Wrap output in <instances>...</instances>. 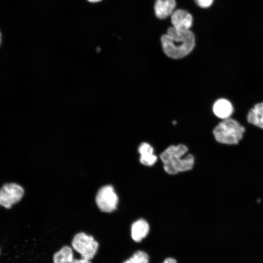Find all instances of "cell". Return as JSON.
<instances>
[{
	"label": "cell",
	"instance_id": "52a82bcc",
	"mask_svg": "<svg viewBox=\"0 0 263 263\" xmlns=\"http://www.w3.org/2000/svg\"><path fill=\"white\" fill-rule=\"evenodd\" d=\"M172 27L180 31L189 30L193 23L192 15L187 11L175 9L170 16Z\"/></svg>",
	"mask_w": 263,
	"mask_h": 263
},
{
	"label": "cell",
	"instance_id": "8fae6325",
	"mask_svg": "<svg viewBox=\"0 0 263 263\" xmlns=\"http://www.w3.org/2000/svg\"><path fill=\"white\" fill-rule=\"evenodd\" d=\"M150 226L147 222L142 219L135 221L131 226V236L136 242H141L148 234Z\"/></svg>",
	"mask_w": 263,
	"mask_h": 263
},
{
	"label": "cell",
	"instance_id": "e0dca14e",
	"mask_svg": "<svg viewBox=\"0 0 263 263\" xmlns=\"http://www.w3.org/2000/svg\"><path fill=\"white\" fill-rule=\"evenodd\" d=\"M163 263H177V261L174 258H168L163 261Z\"/></svg>",
	"mask_w": 263,
	"mask_h": 263
},
{
	"label": "cell",
	"instance_id": "2e32d148",
	"mask_svg": "<svg viewBox=\"0 0 263 263\" xmlns=\"http://www.w3.org/2000/svg\"><path fill=\"white\" fill-rule=\"evenodd\" d=\"M73 263H92L91 261L82 258H75Z\"/></svg>",
	"mask_w": 263,
	"mask_h": 263
},
{
	"label": "cell",
	"instance_id": "7a4b0ae2",
	"mask_svg": "<svg viewBox=\"0 0 263 263\" xmlns=\"http://www.w3.org/2000/svg\"><path fill=\"white\" fill-rule=\"evenodd\" d=\"M188 149L183 144L171 145L160 154L164 169L169 174H175L192 169L194 158L191 154H187Z\"/></svg>",
	"mask_w": 263,
	"mask_h": 263
},
{
	"label": "cell",
	"instance_id": "7c38bea8",
	"mask_svg": "<svg viewBox=\"0 0 263 263\" xmlns=\"http://www.w3.org/2000/svg\"><path fill=\"white\" fill-rule=\"evenodd\" d=\"M247 120L249 123L263 129V102L256 104L250 110Z\"/></svg>",
	"mask_w": 263,
	"mask_h": 263
},
{
	"label": "cell",
	"instance_id": "9c48e42d",
	"mask_svg": "<svg viewBox=\"0 0 263 263\" xmlns=\"http://www.w3.org/2000/svg\"><path fill=\"white\" fill-rule=\"evenodd\" d=\"M138 152L140 154V163L146 166H152L157 161V157L154 153L153 147L146 142L142 143L138 147Z\"/></svg>",
	"mask_w": 263,
	"mask_h": 263
},
{
	"label": "cell",
	"instance_id": "277c9868",
	"mask_svg": "<svg viewBox=\"0 0 263 263\" xmlns=\"http://www.w3.org/2000/svg\"><path fill=\"white\" fill-rule=\"evenodd\" d=\"M71 247L81 258L91 261L97 253L99 243L92 236L81 232L74 236Z\"/></svg>",
	"mask_w": 263,
	"mask_h": 263
},
{
	"label": "cell",
	"instance_id": "d6986e66",
	"mask_svg": "<svg viewBox=\"0 0 263 263\" xmlns=\"http://www.w3.org/2000/svg\"><path fill=\"white\" fill-rule=\"evenodd\" d=\"M1 34L0 33V45L1 44Z\"/></svg>",
	"mask_w": 263,
	"mask_h": 263
},
{
	"label": "cell",
	"instance_id": "3957f363",
	"mask_svg": "<svg viewBox=\"0 0 263 263\" xmlns=\"http://www.w3.org/2000/svg\"><path fill=\"white\" fill-rule=\"evenodd\" d=\"M244 132V128L237 121L228 118L224 119L214 128L213 134L219 143L236 145L242 139Z\"/></svg>",
	"mask_w": 263,
	"mask_h": 263
},
{
	"label": "cell",
	"instance_id": "ba28073f",
	"mask_svg": "<svg viewBox=\"0 0 263 263\" xmlns=\"http://www.w3.org/2000/svg\"><path fill=\"white\" fill-rule=\"evenodd\" d=\"M176 6L175 0H156L154 5L155 16L161 19H166L171 16Z\"/></svg>",
	"mask_w": 263,
	"mask_h": 263
},
{
	"label": "cell",
	"instance_id": "8992f818",
	"mask_svg": "<svg viewBox=\"0 0 263 263\" xmlns=\"http://www.w3.org/2000/svg\"><path fill=\"white\" fill-rule=\"evenodd\" d=\"M24 192L23 188L18 184L4 185L0 189V206L10 208L21 200Z\"/></svg>",
	"mask_w": 263,
	"mask_h": 263
},
{
	"label": "cell",
	"instance_id": "4fadbf2b",
	"mask_svg": "<svg viewBox=\"0 0 263 263\" xmlns=\"http://www.w3.org/2000/svg\"><path fill=\"white\" fill-rule=\"evenodd\" d=\"M74 251L71 246H62L54 254L53 263H73L75 259Z\"/></svg>",
	"mask_w": 263,
	"mask_h": 263
},
{
	"label": "cell",
	"instance_id": "9a60e30c",
	"mask_svg": "<svg viewBox=\"0 0 263 263\" xmlns=\"http://www.w3.org/2000/svg\"><path fill=\"white\" fill-rule=\"evenodd\" d=\"M195 1L199 7L206 8L210 7L212 5L213 0H195Z\"/></svg>",
	"mask_w": 263,
	"mask_h": 263
},
{
	"label": "cell",
	"instance_id": "ac0fdd59",
	"mask_svg": "<svg viewBox=\"0 0 263 263\" xmlns=\"http://www.w3.org/2000/svg\"><path fill=\"white\" fill-rule=\"evenodd\" d=\"M89 0L90 2H95L99 1H100L101 0Z\"/></svg>",
	"mask_w": 263,
	"mask_h": 263
},
{
	"label": "cell",
	"instance_id": "6da1fadb",
	"mask_svg": "<svg viewBox=\"0 0 263 263\" xmlns=\"http://www.w3.org/2000/svg\"><path fill=\"white\" fill-rule=\"evenodd\" d=\"M163 52L169 57L180 59L190 54L195 45V37L189 30L180 31L172 26L161 38Z\"/></svg>",
	"mask_w": 263,
	"mask_h": 263
},
{
	"label": "cell",
	"instance_id": "5b68a950",
	"mask_svg": "<svg viewBox=\"0 0 263 263\" xmlns=\"http://www.w3.org/2000/svg\"><path fill=\"white\" fill-rule=\"evenodd\" d=\"M95 201L101 211L111 212L116 208L118 197L113 187L106 185L99 189L96 196Z\"/></svg>",
	"mask_w": 263,
	"mask_h": 263
},
{
	"label": "cell",
	"instance_id": "5bb4252c",
	"mask_svg": "<svg viewBox=\"0 0 263 263\" xmlns=\"http://www.w3.org/2000/svg\"><path fill=\"white\" fill-rule=\"evenodd\" d=\"M149 256L148 254L142 250H138L133 254L128 259L122 263H149Z\"/></svg>",
	"mask_w": 263,
	"mask_h": 263
},
{
	"label": "cell",
	"instance_id": "30bf717a",
	"mask_svg": "<svg viewBox=\"0 0 263 263\" xmlns=\"http://www.w3.org/2000/svg\"><path fill=\"white\" fill-rule=\"evenodd\" d=\"M213 112L218 117L225 119L229 118L231 115L233 108L230 101L224 98H221L214 103Z\"/></svg>",
	"mask_w": 263,
	"mask_h": 263
}]
</instances>
